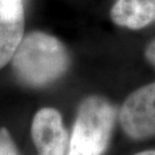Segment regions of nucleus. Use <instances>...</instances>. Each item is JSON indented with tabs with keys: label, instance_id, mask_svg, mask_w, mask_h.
Here are the masks:
<instances>
[{
	"label": "nucleus",
	"instance_id": "1",
	"mask_svg": "<svg viewBox=\"0 0 155 155\" xmlns=\"http://www.w3.org/2000/svg\"><path fill=\"white\" fill-rule=\"evenodd\" d=\"M12 64L16 76L30 86H45L67 71L69 55L64 45L54 36L31 32L22 39Z\"/></svg>",
	"mask_w": 155,
	"mask_h": 155
},
{
	"label": "nucleus",
	"instance_id": "2",
	"mask_svg": "<svg viewBox=\"0 0 155 155\" xmlns=\"http://www.w3.org/2000/svg\"><path fill=\"white\" fill-rule=\"evenodd\" d=\"M115 121L114 107L101 97H89L79 107L68 155H102Z\"/></svg>",
	"mask_w": 155,
	"mask_h": 155
},
{
	"label": "nucleus",
	"instance_id": "3",
	"mask_svg": "<svg viewBox=\"0 0 155 155\" xmlns=\"http://www.w3.org/2000/svg\"><path fill=\"white\" fill-rule=\"evenodd\" d=\"M120 122L125 133L133 139L155 136V82L127 97L120 111Z\"/></svg>",
	"mask_w": 155,
	"mask_h": 155
},
{
	"label": "nucleus",
	"instance_id": "4",
	"mask_svg": "<svg viewBox=\"0 0 155 155\" xmlns=\"http://www.w3.org/2000/svg\"><path fill=\"white\" fill-rule=\"evenodd\" d=\"M31 134L39 154L68 150V136L62 117L53 108H43L36 114L32 121Z\"/></svg>",
	"mask_w": 155,
	"mask_h": 155
},
{
	"label": "nucleus",
	"instance_id": "5",
	"mask_svg": "<svg viewBox=\"0 0 155 155\" xmlns=\"http://www.w3.org/2000/svg\"><path fill=\"white\" fill-rule=\"evenodd\" d=\"M23 32V0H0V69L13 59Z\"/></svg>",
	"mask_w": 155,
	"mask_h": 155
},
{
	"label": "nucleus",
	"instance_id": "6",
	"mask_svg": "<svg viewBox=\"0 0 155 155\" xmlns=\"http://www.w3.org/2000/svg\"><path fill=\"white\" fill-rule=\"evenodd\" d=\"M110 18L116 25L138 30L155 21L152 0H116L110 9Z\"/></svg>",
	"mask_w": 155,
	"mask_h": 155
},
{
	"label": "nucleus",
	"instance_id": "7",
	"mask_svg": "<svg viewBox=\"0 0 155 155\" xmlns=\"http://www.w3.org/2000/svg\"><path fill=\"white\" fill-rule=\"evenodd\" d=\"M0 155H17V150L11 134L6 129H0Z\"/></svg>",
	"mask_w": 155,
	"mask_h": 155
},
{
	"label": "nucleus",
	"instance_id": "8",
	"mask_svg": "<svg viewBox=\"0 0 155 155\" xmlns=\"http://www.w3.org/2000/svg\"><path fill=\"white\" fill-rule=\"evenodd\" d=\"M145 55H146V59L155 67V40L150 41V45L147 46V48L145 51Z\"/></svg>",
	"mask_w": 155,
	"mask_h": 155
},
{
	"label": "nucleus",
	"instance_id": "9",
	"mask_svg": "<svg viewBox=\"0 0 155 155\" xmlns=\"http://www.w3.org/2000/svg\"><path fill=\"white\" fill-rule=\"evenodd\" d=\"M136 155H155V150H146V152H141Z\"/></svg>",
	"mask_w": 155,
	"mask_h": 155
},
{
	"label": "nucleus",
	"instance_id": "10",
	"mask_svg": "<svg viewBox=\"0 0 155 155\" xmlns=\"http://www.w3.org/2000/svg\"><path fill=\"white\" fill-rule=\"evenodd\" d=\"M39 155H68L67 152H59V153H47V154H39Z\"/></svg>",
	"mask_w": 155,
	"mask_h": 155
},
{
	"label": "nucleus",
	"instance_id": "11",
	"mask_svg": "<svg viewBox=\"0 0 155 155\" xmlns=\"http://www.w3.org/2000/svg\"><path fill=\"white\" fill-rule=\"evenodd\" d=\"M153 1V4H154V7H155V0H152Z\"/></svg>",
	"mask_w": 155,
	"mask_h": 155
}]
</instances>
